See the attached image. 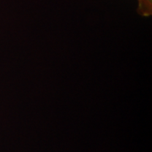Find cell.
<instances>
[{
    "mask_svg": "<svg viewBox=\"0 0 152 152\" xmlns=\"http://www.w3.org/2000/svg\"><path fill=\"white\" fill-rule=\"evenodd\" d=\"M137 12L143 17L151 16L152 0H138Z\"/></svg>",
    "mask_w": 152,
    "mask_h": 152,
    "instance_id": "cell-1",
    "label": "cell"
}]
</instances>
